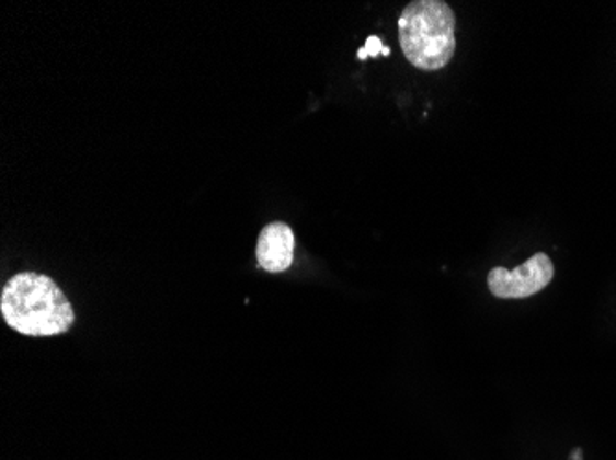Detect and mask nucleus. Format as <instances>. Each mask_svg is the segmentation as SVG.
Listing matches in <instances>:
<instances>
[{"label": "nucleus", "mask_w": 616, "mask_h": 460, "mask_svg": "<svg viewBox=\"0 0 616 460\" xmlns=\"http://www.w3.org/2000/svg\"><path fill=\"white\" fill-rule=\"evenodd\" d=\"M0 313L8 326L26 337L67 334L75 308L53 278L32 271L12 276L0 295Z\"/></svg>", "instance_id": "1"}, {"label": "nucleus", "mask_w": 616, "mask_h": 460, "mask_svg": "<svg viewBox=\"0 0 616 460\" xmlns=\"http://www.w3.org/2000/svg\"><path fill=\"white\" fill-rule=\"evenodd\" d=\"M554 264L545 253H537L513 271L494 267L488 276L489 291L499 299H528L552 283Z\"/></svg>", "instance_id": "3"}, {"label": "nucleus", "mask_w": 616, "mask_h": 460, "mask_svg": "<svg viewBox=\"0 0 616 460\" xmlns=\"http://www.w3.org/2000/svg\"><path fill=\"white\" fill-rule=\"evenodd\" d=\"M294 249L296 237L290 225L267 223L256 240V262L267 273H283L294 264Z\"/></svg>", "instance_id": "4"}, {"label": "nucleus", "mask_w": 616, "mask_h": 460, "mask_svg": "<svg viewBox=\"0 0 616 460\" xmlns=\"http://www.w3.org/2000/svg\"><path fill=\"white\" fill-rule=\"evenodd\" d=\"M399 43L419 70L445 69L456 50V18L443 0H413L399 18Z\"/></svg>", "instance_id": "2"}]
</instances>
